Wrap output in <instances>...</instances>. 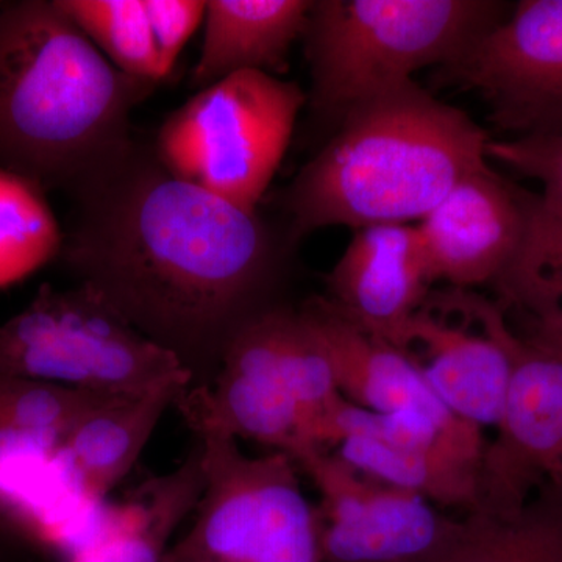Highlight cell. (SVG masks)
Segmentation results:
<instances>
[{
  "label": "cell",
  "mask_w": 562,
  "mask_h": 562,
  "mask_svg": "<svg viewBox=\"0 0 562 562\" xmlns=\"http://www.w3.org/2000/svg\"><path fill=\"white\" fill-rule=\"evenodd\" d=\"M530 192L490 166L454 184L419 222L432 280L469 290L494 284L522 249Z\"/></svg>",
  "instance_id": "cell-11"
},
{
  "label": "cell",
  "mask_w": 562,
  "mask_h": 562,
  "mask_svg": "<svg viewBox=\"0 0 562 562\" xmlns=\"http://www.w3.org/2000/svg\"><path fill=\"white\" fill-rule=\"evenodd\" d=\"M306 94L294 81L244 70L192 95L155 136L180 179L257 210L290 147Z\"/></svg>",
  "instance_id": "cell-5"
},
{
  "label": "cell",
  "mask_w": 562,
  "mask_h": 562,
  "mask_svg": "<svg viewBox=\"0 0 562 562\" xmlns=\"http://www.w3.org/2000/svg\"><path fill=\"white\" fill-rule=\"evenodd\" d=\"M294 461L321 492V558L425 562L441 543L450 519L427 498L369 479L322 447H312Z\"/></svg>",
  "instance_id": "cell-10"
},
{
  "label": "cell",
  "mask_w": 562,
  "mask_h": 562,
  "mask_svg": "<svg viewBox=\"0 0 562 562\" xmlns=\"http://www.w3.org/2000/svg\"><path fill=\"white\" fill-rule=\"evenodd\" d=\"M105 397L111 395L0 375V438L36 439L61 447L81 416Z\"/></svg>",
  "instance_id": "cell-24"
},
{
  "label": "cell",
  "mask_w": 562,
  "mask_h": 562,
  "mask_svg": "<svg viewBox=\"0 0 562 562\" xmlns=\"http://www.w3.org/2000/svg\"><path fill=\"white\" fill-rule=\"evenodd\" d=\"M462 297L512 366L498 435L484 449L475 512L512 513L542 487L562 491V362L525 342L501 303L469 290Z\"/></svg>",
  "instance_id": "cell-8"
},
{
  "label": "cell",
  "mask_w": 562,
  "mask_h": 562,
  "mask_svg": "<svg viewBox=\"0 0 562 562\" xmlns=\"http://www.w3.org/2000/svg\"><path fill=\"white\" fill-rule=\"evenodd\" d=\"M158 85L121 72L57 0L0 3V169L70 195L120 160Z\"/></svg>",
  "instance_id": "cell-2"
},
{
  "label": "cell",
  "mask_w": 562,
  "mask_h": 562,
  "mask_svg": "<svg viewBox=\"0 0 562 562\" xmlns=\"http://www.w3.org/2000/svg\"><path fill=\"white\" fill-rule=\"evenodd\" d=\"M366 439L403 450H449L464 460L482 461L450 441L441 428L428 417L413 412H372L355 405L342 395L330 403L313 422L314 446H336L344 439Z\"/></svg>",
  "instance_id": "cell-25"
},
{
  "label": "cell",
  "mask_w": 562,
  "mask_h": 562,
  "mask_svg": "<svg viewBox=\"0 0 562 562\" xmlns=\"http://www.w3.org/2000/svg\"><path fill=\"white\" fill-rule=\"evenodd\" d=\"M63 232L46 191L0 169V288L27 279L60 257Z\"/></svg>",
  "instance_id": "cell-22"
},
{
  "label": "cell",
  "mask_w": 562,
  "mask_h": 562,
  "mask_svg": "<svg viewBox=\"0 0 562 562\" xmlns=\"http://www.w3.org/2000/svg\"><path fill=\"white\" fill-rule=\"evenodd\" d=\"M183 419H202L233 438L254 439L290 454L312 449L308 412L269 384L220 369L209 386H191L176 403Z\"/></svg>",
  "instance_id": "cell-19"
},
{
  "label": "cell",
  "mask_w": 562,
  "mask_h": 562,
  "mask_svg": "<svg viewBox=\"0 0 562 562\" xmlns=\"http://www.w3.org/2000/svg\"><path fill=\"white\" fill-rule=\"evenodd\" d=\"M432 283L417 227L372 225L355 232L327 276L325 297L362 330L402 350L406 327Z\"/></svg>",
  "instance_id": "cell-13"
},
{
  "label": "cell",
  "mask_w": 562,
  "mask_h": 562,
  "mask_svg": "<svg viewBox=\"0 0 562 562\" xmlns=\"http://www.w3.org/2000/svg\"><path fill=\"white\" fill-rule=\"evenodd\" d=\"M336 447L339 460L376 482L414 492L449 508L472 513L479 506L482 465L449 450L394 449L355 438L344 439Z\"/></svg>",
  "instance_id": "cell-21"
},
{
  "label": "cell",
  "mask_w": 562,
  "mask_h": 562,
  "mask_svg": "<svg viewBox=\"0 0 562 562\" xmlns=\"http://www.w3.org/2000/svg\"><path fill=\"white\" fill-rule=\"evenodd\" d=\"M486 157L539 181L542 187L539 201L547 209L562 213V128L520 138L491 139Z\"/></svg>",
  "instance_id": "cell-27"
},
{
  "label": "cell",
  "mask_w": 562,
  "mask_h": 562,
  "mask_svg": "<svg viewBox=\"0 0 562 562\" xmlns=\"http://www.w3.org/2000/svg\"><path fill=\"white\" fill-rule=\"evenodd\" d=\"M330 360L346 401L372 412H413L428 417L461 450L483 461L482 428L454 416L431 390L408 353L347 319L327 297L302 303Z\"/></svg>",
  "instance_id": "cell-12"
},
{
  "label": "cell",
  "mask_w": 562,
  "mask_h": 562,
  "mask_svg": "<svg viewBox=\"0 0 562 562\" xmlns=\"http://www.w3.org/2000/svg\"><path fill=\"white\" fill-rule=\"evenodd\" d=\"M312 0H210L201 57L191 87L205 90L244 70L288 69L292 44L305 32Z\"/></svg>",
  "instance_id": "cell-17"
},
{
  "label": "cell",
  "mask_w": 562,
  "mask_h": 562,
  "mask_svg": "<svg viewBox=\"0 0 562 562\" xmlns=\"http://www.w3.org/2000/svg\"><path fill=\"white\" fill-rule=\"evenodd\" d=\"M491 138L464 111L414 81L351 111L281 192L286 241L346 225L422 221L473 172Z\"/></svg>",
  "instance_id": "cell-3"
},
{
  "label": "cell",
  "mask_w": 562,
  "mask_h": 562,
  "mask_svg": "<svg viewBox=\"0 0 562 562\" xmlns=\"http://www.w3.org/2000/svg\"><path fill=\"white\" fill-rule=\"evenodd\" d=\"M486 0H313L305 52L310 122L333 131L351 111L442 66L505 20Z\"/></svg>",
  "instance_id": "cell-4"
},
{
  "label": "cell",
  "mask_w": 562,
  "mask_h": 562,
  "mask_svg": "<svg viewBox=\"0 0 562 562\" xmlns=\"http://www.w3.org/2000/svg\"><path fill=\"white\" fill-rule=\"evenodd\" d=\"M70 198L66 268L172 353L192 386L213 383L232 336L272 305L290 244L258 210L180 179L138 139Z\"/></svg>",
  "instance_id": "cell-1"
},
{
  "label": "cell",
  "mask_w": 562,
  "mask_h": 562,
  "mask_svg": "<svg viewBox=\"0 0 562 562\" xmlns=\"http://www.w3.org/2000/svg\"><path fill=\"white\" fill-rule=\"evenodd\" d=\"M57 3L121 72L155 85L168 77L144 0H57Z\"/></svg>",
  "instance_id": "cell-23"
},
{
  "label": "cell",
  "mask_w": 562,
  "mask_h": 562,
  "mask_svg": "<svg viewBox=\"0 0 562 562\" xmlns=\"http://www.w3.org/2000/svg\"><path fill=\"white\" fill-rule=\"evenodd\" d=\"M503 310L562 303V213L530 194L522 249L494 283Z\"/></svg>",
  "instance_id": "cell-26"
},
{
  "label": "cell",
  "mask_w": 562,
  "mask_h": 562,
  "mask_svg": "<svg viewBox=\"0 0 562 562\" xmlns=\"http://www.w3.org/2000/svg\"><path fill=\"white\" fill-rule=\"evenodd\" d=\"M425 562H562V491L542 487L512 513H468Z\"/></svg>",
  "instance_id": "cell-20"
},
{
  "label": "cell",
  "mask_w": 562,
  "mask_h": 562,
  "mask_svg": "<svg viewBox=\"0 0 562 562\" xmlns=\"http://www.w3.org/2000/svg\"><path fill=\"white\" fill-rule=\"evenodd\" d=\"M191 382H173L140 395H111L83 414L61 446L80 498L98 503L132 471L162 414Z\"/></svg>",
  "instance_id": "cell-16"
},
{
  "label": "cell",
  "mask_w": 562,
  "mask_h": 562,
  "mask_svg": "<svg viewBox=\"0 0 562 562\" xmlns=\"http://www.w3.org/2000/svg\"><path fill=\"white\" fill-rule=\"evenodd\" d=\"M166 76L171 74L184 44L205 21L203 0H144Z\"/></svg>",
  "instance_id": "cell-28"
},
{
  "label": "cell",
  "mask_w": 562,
  "mask_h": 562,
  "mask_svg": "<svg viewBox=\"0 0 562 562\" xmlns=\"http://www.w3.org/2000/svg\"><path fill=\"white\" fill-rule=\"evenodd\" d=\"M205 487L201 443L176 471L150 482L135 505L70 553L68 562H162L169 539Z\"/></svg>",
  "instance_id": "cell-18"
},
{
  "label": "cell",
  "mask_w": 562,
  "mask_h": 562,
  "mask_svg": "<svg viewBox=\"0 0 562 562\" xmlns=\"http://www.w3.org/2000/svg\"><path fill=\"white\" fill-rule=\"evenodd\" d=\"M0 375L101 395H140L192 375L83 284L41 286L0 325Z\"/></svg>",
  "instance_id": "cell-6"
},
{
  "label": "cell",
  "mask_w": 562,
  "mask_h": 562,
  "mask_svg": "<svg viewBox=\"0 0 562 562\" xmlns=\"http://www.w3.org/2000/svg\"><path fill=\"white\" fill-rule=\"evenodd\" d=\"M162 562H210L206 561L205 558H202L201 554L191 552L187 547L181 546L180 542H177L172 549H169L168 554H166L165 561Z\"/></svg>",
  "instance_id": "cell-30"
},
{
  "label": "cell",
  "mask_w": 562,
  "mask_h": 562,
  "mask_svg": "<svg viewBox=\"0 0 562 562\" xmlns=\"http://www.w3.org/2000/svg\"><path fill=\"white\" fill-rule=\"evenodd\" d=\"M220 369L290 395L308 412L312 427L314 419L341 395L327 351L301 306L272 303L255 313L232 336Z\"/></svg>",
  "instance_id": "cell-15"
},
{
  "label": "cell",
  "mask_w": 562,
  "mask_h": 562,
  "mask_svg": "<svg viewBox=\"0 0 562 562\" xmlns=\"http://www.w3.org/2000/svg\"><path fill=\"white\" fill-rule=\"evenodd\" d=\"M514 312L520 319L517 335L535 349L562 362V303H538Z\"/></svg>",
  "instance_id": "cell-29"
},
{
  "label": "cell",
  "mask_w": 562,
  "mask_h": 562,
  "mask_svg": "<svg viewBox=\"0 0 562 562\" xmlns=\"http://www.w3.org/2000/svg\"><path fill=\"white\" fill-rule=\"evenodd\" d=\"M479 327L476 333L452 324L427 297L406 327L402 350L454 416L480 428L498 427L512 366L501 342Z\"/></svg>",
  "instance_id": "cell-14"
},
{
  "label": "cell",
  "mask_w": 562,
  "mask_h": 562,
  "mask_svg": "<svg viewBox=\"0 0 562 562\" xmlns=\"http://www.w3.org/2000/svg\"><path fill=\"white\" fill-rule=\"evenodd\" d=\"M184 420L201 443L205 487L181 546L210 562H319L317 512L297 462L283 452L247 457L216 425Z\"/></svg>",
  "instance_id": "cell-7"
},
{
  "label": "cell",
  "mask_w": 562,
  "mask_h": 562,
  "mask_svg": "<svg viewBox=\"0 0 562 562\" xmlns=\"http://www.w3.org/2000/svg\"><path fill=\"white\" fill-rule=\"evenodd\" d=\"M441 87L476 91L516 138L562 128V0H522L512 16L436 70Z\"/></svg>",
  "instance_id": "cell-9"
}]
</instances>
